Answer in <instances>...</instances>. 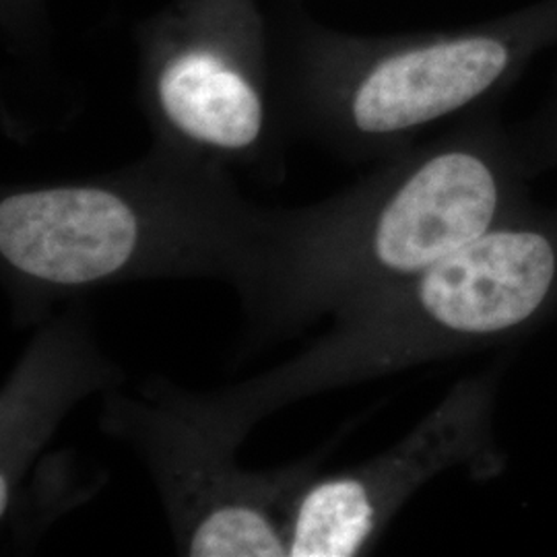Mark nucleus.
Here are the masks:
<instances>
[{
	"instance_id": "f257e3e1",
	"label": "nucleus",
	"mask_w": 557,
	"mask_h": 557,
	"mask_svg": "<svg viewBox=\"0 0 557 557\" xmlns=\"http://www.w3.org/2000/svg\"><path fill=\"white\" fill-rule=\"evenodd\" d=\"M273 223L225 202L149 200L106 184L17 190L0 200L2 278L17 319L140 278H223L242 296Z\"/></svg>"
},
{
	"instance_id": "f03ea898",
	"label": "nucleus",
	"mask_w": 557,
	"mask_h": 557,
	"mask_svg": "<svg viewBox=\"0 0 557 557\" xmlns=\"http://www.w3.org/2000/svg\"><path fill=\"white\" fill-rule=\"evenodd\" d=\"M498 199L485 161L446 151L421 163L372 211L277 218L244 308L262 335L304 329L483 236Z\"/></svg>"
},
{
	"instance_id": "7ed1b4c3",
	"label": "nucleus",
	"mask_w": 557,
	"mask_h": 557,
	"mask_svg": "<svg viewBox=\"0 0 557 557\" xmlns=\"http://www.w3.org/2000/svg\"><path fill=\"white\" fill-rule=\"evenodd\" d=\"M556 273V248L543 234L490 230L423 273L341 308L283 374L310 398L423 356L440 341L510 331L543 306Z\"/></svg>"
},
{
	"instance_id": "20e7f679",
	"label": "nucleus",
	"mask_w": 557,
	"mask_h": 557,
	"mask_svg": "<svg viewBox=\"0 0 557 557\" xmlns=\"http://www.w3.org/2000/svg\"><path fill=\"white\" fill-rule=\"evenodd\" d=\"M101 430L126 442L151 473L182 556L287 557L285 524L299 490L320 471L312 457L275 469H244L242 436L205 393L165 380L139 395L103 393Z\"/></svg>"
},
{
	"instance_id": "39448f33",
	"label": "nucleus",
	"mask_w": 557,
	"mask_h": 557,
	"mask_svg": "<svg viewBox=\"0 0 557 557\" xmlns=\"http://www.w3.org/2000/svg\"><path fill=\"white\" fill-rule=\"evenodd\" d=\"M460 418V405L446 403L388 455L333 475L317 473L292 502L287 557L363 554L419 481L455 457Z\"/></svg>"
},
{
	"instance_id": "423d86ee",
	"label": "nucleus",
	"mask_w": 557,
	"mask_h": 557,
	"mask_svg": "<svg viewBox=\"0 0 557 557\" xmlns=\"http://www.w3.org/2000/svg\"><path fill=\"white\" fill-rule=\"evenodd\" d=\"M122 372L79 314L48 320L27 343L0 395V512L41 460L69 411L119 388Z\"/></svg>"
},
{
	"instance_id": "0eeeda50",
	"label": "nucleus",
	"mask_w": 557,
	"mask_h": 557,
	"mask_svg": "<svg viewBox=\"0 0 557 557\" xmlns=\"http://www.w3.org/2000/svg\"><path fill=\"white\" fill-rule=\"evenodd\" d=\"M506 64L508 50L494 38H465L403 52L359 83L351 120L366 135L416 128L475 100Z\"/></svg>"
},
{
	"instance_id": "6e6552de",
	"label": "nucleus",
	"mask_w": 557,
	"mask_h": 557,
	"mask_svg": "<svg viewBox=\"0 0 557 557\" xmlns=\"http://www.w3.org/2000/svg\"><path fill=\"white\" fill-rule=\"evenodd\" d=\"M161 114L202 147L244 151L259 140L264 108L257 89L211 52H186L158 79Z\"/></svg>"
},
{
	"instance_id": "1a4fd4ad",
	"label": "nucleus",
	"mask_w": 557,
	"mask_h": 557,
	"mask_svg": "<svg viewBox=\"0 0 557 557\" xmlns=\"http://www.w3.org/2000/svg\"><path fill=\"white\" fill-rule=\"evenodd\" d=\"M91 494L94 481L81 478L77 465L62 457L44 458V467L41 462L34 467L0 518L9 520L13 535L23 541L38 537L62 512L87 502Z\"/></svg>"
}]
</instances>
